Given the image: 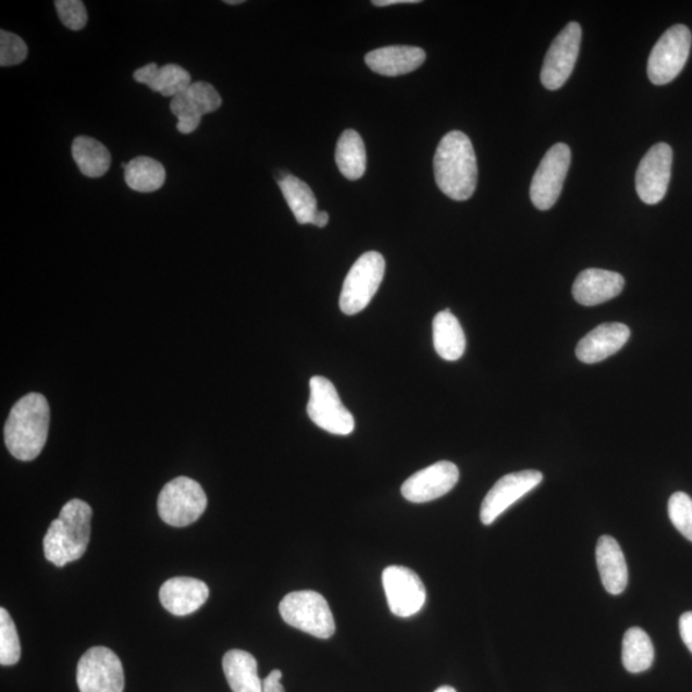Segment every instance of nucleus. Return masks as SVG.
Returning <instances> with one entry per match:
<instances>
[{"label":"nucleus","mask_w":692,"mask_h":692,"mask_svg":"<svg viewBox=\"0 0 692 692\" xmlns=\"http://www.w3.org/2000/svg\"><path fill=\"white\" fill-rule=\"evenodd\" d=\"M27 53L26 42L18 35L0 32V66H16L26 60Z\"/></svg>","instance_id":"nucleus-32"},{"label":"nucleus","mask_w":692,"mask_h":692,"mask_svg":"<svg viewBox=\"0 0 692 692\" xmlns=\"http://www.w3.org/2000/svg\"><path fill=\"white\" fill-rule=\"evenodd\" d=\"M335 160L338 170L355 182L364 175L367 153L363 139L355 129H345L337 141Z\"/></svg>","instance_id":"nucleus-25"},{"label":"nucleus","mask_w":692,"mask_h":692,"mask_svg":"<svg viewBox=\"0 0 692 692\" xmlns=\"http://www.w3.org/2000/svg\"><path fill=\"white\" fill-rule=\"evenodd\" d=\"M582 40L580 24L569 23L554 39L545 55L542 84L547 90H558L571 77Z\"/></svg>","instance_id":"nucleus-11"},{"label":"nucleus","mask_w":692,"mask_h":692,"mask_svg":"<svg viewBox=\"0 0 692 692\" xmlns=\"http://www.w3.org/2000/svg\"><path fill=\"white\" fill-rule=\"evenodd\" d=\"M438 189L453 200L473 196L479 169L471 139L465 133L452 132L440 141L434 160Z\"/></svg>","instance_id":"nucleus-1"},{"label":"nucleus","mask_w":692,"mask_h":692,"mask_svg":"<svg viewBox=\"0 0 692 692\" xmlns=\"http://www.w3.org/2000/svg\"><path fill=\"white\" fill-rule=\"evenodd\" d=\"M284 621L319 639H330L336 630L333 611L324 597L316 591H294L280 603Z\"/></svg>","instance_id":"nucleus-4"},{"label":"nucleus","mask_w":692,"mask_h":692,"mask_svg":"<svg viewBox=\"0 0 692 692\" xmlns=\"http://www.w3.org/2000/svg\"><path fill=\"white\" fill-rule=\"evenodd\" d=\"M222 667L233 692H263L254 655L235 648L225 654Z\"/></svg>","instance_id":"nucleus-22"},{"label":"nucleus","mask_w":692,"mask_h":692,"mask_svg":"<svg viewBox=\"0 0 692 692\" xmlns=\"http://www.w3.org/2000/svg\"><path fill=\"white\" fill-rule=\"evenodd\" d=\"M136 83L146 84L149 89L162 94L163 97H176L184 92L191 83V76L177 64H165L158 67L156 63H149L134 72Z\"/></svg>","instance_id":"nucleus-21"},{"label":"nucleus","mask_w":692,"mask_h":692,"mask_svg":"<svg viewBox=\"0 0 692 692\" xmlns=\"http://www.w3.org/2000/svg\"><path fill=\"white\" fill-rule=\"evenodd\" d=\"M631 331L623 323H603L582 337L576 356L582 363L595 364L616 355L629 342Z\"/></svg>","instance_id":"nucleus-16"},{"label":"nucleus","mask_w":692,"mask_h":692,"mask_svg":"<svg viewBox=\"0 0 692 692\" xmlns=\"http://www.w3.org/2000/svg\"><path fill=\"white\" fill-rule=\"evenodd\" d=\"M183 96L193 110L201 115L213 113L222 106L219 91L213 85L205 82L193 83Z\"/></svg>","instance_id":"nucleus-30"},{"label":"nucleus","mask_w":692,"mask_h":692,"mask_svg":"<svg viewBox=\"0 0 692 692\" xmlns=\"http://www.w3.org/2000/svg\"><path fill=\"white\" fill-rule=\"evenodd\" d=\"M281 677H283L281 670H272V672L262 681L263 692H285L283 684L280 682Z\"/></svg>","instance_id":"nucleus-36"},{"label":"nucleus","mask_w":692,"mask_h":692,"mask_svg":"<svg viewBox=\"0 0 692 692\" xmlns=\"http://www.w3.org/2000/svg\"><path fill=\"white\" fill-rule=\"evenodd\" d=\"M76 681L81 692H124V667L111 648L91 647L78 662Z\"/></svg>","instance_id":"nucleus-9"},{"label":"nucleus","mask_w":692,"mask_h":692,"mask_svg":"<svg viewBox=\"0 0 692 692\" xmlns=\"http://www.w3.org/2000/svg\"><path fill=\"white\" fill-rule=\"evenodd\" d=\"M655 653L651 638L639 627L625 633L622 644L623 666L631 674L645 672L652 667Z\"/></svg>","instance_id":"nucleus-27"},{"label":"nucleus","mask_w":692,"mask_h":692,"mask_svg":"<svg viewBox=\"0 0 692 692\" xmlns=\"http://www.w3.org/2000/svg\"><path fill=\"white\" fill-rule=\"evenodd\" d=\"M668 515L675 528L692 542V499L688 494L676 493L668 502Z\"/></svg>","instance_id":"nucleus-31"},{"label":"nucleus","mask_w":692,"mask_h":692,"mask_svg":"<svg viewBox=\"0 0 692 692\" xmlns=\"http://www.w3.org/2000/svg\"><path fill=\"white\" fill-rule=\"evenodd\" d=\"M329 223V213L328 212H317L313 225L317 227H326Z\"/></svg>","instance_id":"nucleus-38"},{"label":"nucleus","mask_w":692,"mask_h":692,"mask_svg":"<svg viewBox=\"0 0 692 692\" xmlns=\"http://www.w3.org/2000/svg\"><path fill=\"white\" fill-rule=\"evenodd\" d=\"M225 3H226V4H230V5L243 4V3H244V0H226V2H225Z\"/></svg>","instance_id":"nucleus-40"},{"label":"nucleus","mask_w":692,"mask_h":692,"mask_svg":"<svg viewBox=\"0 0 692 692\" xmlns=\"http://www.w3.org/2000/svg\"><path fill=\"white\" fill-rule=\"evenodd\" d=\"M625 287V279L618 272L589 269L577 276L572 294L581 306L593 307L618 297Z\"/></svg>","instance_id":"nucleus-18"},{"label":"nucleus","mask_w":692,"mask_h":692,"mask_svg":"<svg viewBox=\"0 0 692 692\" xmlns=\"http://www.w3.org/2000/svg\"><path fill=\"white\" fill-rule=\"evenodd\" d=\"M421 3L420 0H373L372 4L376 7H388L395 4H416Z\"/></svg>","instance_id":"nucleus-37"},{"label":"nucleus","mask_w":692,"mask_h":692,"mask_svg":"<svg viewBox=\"0 0 692 692\" xmlns=\"http://www.w3.org/2000/svg\"><path fill=\"white\" fill-rule=\"evenodd\" d=\"M364 61L376 74L395 77L420 69L427 61V52L418 47L392 46L372 50Z\"/></svg>","instance_id":"nucleus-19"},{"label":"nucleus","mask_w":692,"mask_h":692,"mask_svg":"<svg viewBox=\"0 0 692 692\" xmlns=\"http://www.w3.org/2000/svg\"><path fill=\"white\" fill-rule=\"evenodd\" d=\"M692 36L689 27L675 25L660 36L647 61V76L654 85L672 83L689 60Z\"/></svg>","instance_id":"nucleus-7"},{"label":"nucleus","mask_w":692,"mask_h":692,"mask_svg":"<svg viewBox=\"0 0 692 692\" xmlns=\"http://www.w3.org/2000/svg\"><path fill=\"white\" fill-rule=\"evenodd\" d=\"M596 564L605 590L611 595L622 594L629 582V571L625 554L616 539H600L596 545Z\"/></svg>","instance_id":"nucleus-20"},{"label":"nucleus","mask_w":692,"mask_h":692,"mask_svg":"<svg viewBox=\"0 0 692 692\" xmlns=\"http://www.w3.org/2000/svg\"><path fill=\"white\" fill-rule=\"evenodd\" d=\"M92 509L88 503L72 499L49 526L45 537L46 558L57 567L81 559L90 542Z\"/></svg>","instance_id":"nucleus-3"},{"label":"nucleus","mask_w":692,"mask_h":692,"mask_svg":"<svg viewBox=\"0 0 692 692\" xmlns=\"http://www.w3.org/2000/svg\"><path fill=\"white\" fill-rule=\"evenodd\" d=\"M209 589L203 581L193 577H173L160 590V600L165 610L173 616H189L203 607Z\"/></svg>","instance_id":"nucleus-17"},{"label":"nucleus","mask_w":692,"mask_h":692,"mask_svg":"<svg viewBox=\"0 0 692 692\" xmlns=\"http://www.w3.org/2000/svg\"><path fill=\"white\" fill-rule=\"evenodd\" d=\"M544 475L536 470H526L504 475L490 490L482 502L480 518L485 526L495 522V519L504 514L526 494L542 484Z\"/></svg>","instance_id":"nucleus-14"},{"label":"nucleus","mask_w":692,"mask_h":692,"mask_svg":"<svg viewBox=\"0 0 692 692\" xmlns=\"http://www.w3.org/2000/svg\"><path fill=\"white\" fill-rule=\"evenodd\" d=\"M435 692H457L456 689H453L450 687H442L438 688Z\"/></svg>","instance_id":"nucleus-39"},{"label":"nucleus","mask_w":692,"mask_h":692,"mask_svg":"<svg viewBox=\"0 0 692 692\" xmlns=\"http://www.w3.org/2000/svg\"><path fill=\"white\" fill-rule=\"evenodd\" d=\"M21 658V644L16 625L10 613L0 609V665L13 666Z\"/></svg>","instance_id":"nucleus-29"},{"label":"nucleus","mask_w":692,"mask_h":692,"mask_svg":"<svg viewBox=\"0 0 692 692\" xmlns=\"http://www.w3.org/2000/svg\"><path fill=\"white\" fill-rule=\"evenodd\" d=\"M55 10L61 23L70 30H83L88 24V12L82 0H58Z\"/></svg>","instance_id":"nucleus-33"},{"label":"nucleus","mask_w":692,"mask_h":692,"mask_svg":"<svg viewBox=\"0 0 692 692\" xmlns=\"http://www.w3.org/2000/svg\"><path fill=\"white\" fill-rule=\"evenodd\" d=\"M459 470L452 461L442 460L418 471L404 482L401 495L410 503H428L442 497L458 484Z\"/></svg>","instance_id":"nucleus-15"},{"label":"nucleus","mask_w":692,"mask_h":692,"mask_svg":"<svg viewBox=\"0 0 692 692\" xmlns=\"http://www.w3.org/2000/svg\"><path fill=\"white\" fill-rule=\"evenodd\" d=\"M674 151L666 143L655 144L648 149L637 172V191L645 205H658L666 197Z\"/></svg>","instance_id":"nucleus-13"},{"label":"nucleus","mask_w":692,"mask_h":692,"mask_svg":"<svg viewBox=\"0 0 692 692\" xmlns=\"http://www.w3.org/2000/svg\"><path fill=\"white\" fill-rule=\"evenodd\" d=\"M50 409L46 396L30 393L14 404L4 427V442L12 456L30 461L47 444Z\"/></svg>","instance_id":"nucleus-2"},{"label":"nucleus","mask_w":692,"mask_h":692,"mask_svg":"<svg viewBox=\"0 0 692 692\" xmlns=\"http://www.w3.org/2000/svg\"><path fill=\"white\" fill-rule=\"evenodd\" d=\"M125 182L129 189L139 193L160 190L165 182L163 164L149 157L134 158L125 170Z\"/></svg>","instance_id":"nucleus-28"},{"label":"nucleus","mask_w":692,"mask_h":692,"mask_svg":"<svg viewBox=\"0 0 692 692\" xmlns=\"http://www.w3.org/2000/svg\"><path fill=\"white\" fill-rule=\"evenodd\" d=\"M388 608L393 615L407 618L417 615L427 603V589L412 569L401 566L387 567L382 573Z\"/></svg>","instance_id":"nucleus-12"},{"label":"nucleus","mask_w":692,"mask_h":692,"mask_svg":"<svg viewBox=\"0 0 692 692\" xmlns=\"http://www.w3.org/2000/svg\"><path fill=\"white\" fill-rule=\"evenodd\" d=\"M279 186L298 223L300 225L312 223L313 225L316 214L319 211H317V200L311 187L293 175L280 178Z\"/></svg>","instance_id":"nucleus-26"},{"label":"nucleus","mask_w":692,"mask_h":692,"mask_svg":"<svg viewBox=\"0 0 692 692\" xmlns=\"http://www.w3.org/2000/svg\"><path fill=\"white\" fill-rule=\"evenodd\" d=\"M385 258L378 251H367L353 264L344 280L341 294L342 312L355 316L370 305L385 276Z\"/></svg>","instance_id":"nucleus-5"},{"label":"nucleus","mask_w":692,"mask_h":692,"mask_svg":"<svg viewBox=\"0 0 692 692\" xmlns=\"http://www.w3.org/2000/svg\"><path fill=\"white\" fill-rule=\"evenodd\" d=\"M571 149L565 143L555 144L546 151L532 177L530 197L540 211H547L559 199L571 165Z\"/></svg>","instance_id":"nucleus-10"},{"label":"nucleus","mask_w":692,"mask_h":692,"mask_svg":"<svg viewBox=\"0 0 692 692\" xmlns=\"http://www.w3.org/2000/svg\"><path fill=\"white\" fill-rule=\"evenodd\" d=\"M171 112L177 118V129L182 134H191L199 127L203 115L194 111L182 94L171 100Z\"/></svg>","instance_id":"nucleus-34"},{"label":"nucleus","mask_w":692,"mask_h":692,"mask_svg":"<svg viewBox=\"0 0 692 692\" xmlns=\"http://www.w3.org/2000/svg\"><path fill=\"white\" fill-rule=\"evenodd\" d=\"M434 346L437 355L445 360H458L465 355L466 336L457 317L449 309L438 312L432 323Z\"/></svg>","instance_id":"nucleus-23"},{"label":"nucleus","mask_w":692,"mask_h":692,"mask_svg":"<svg viewBox=\"0 0 692 692\" xmlns=\"http://www.w3.org/2000/svg\"><path fill=\"white\" fill-rule=\"evenodd\" d=\"M311 396L307 406L309 418L330 434L346 436L355 431V417L349 412L338 396L333 382L322 376L309 381Z\"/></svg>","instance_id":"nucleus-8"},{"label":"nucleus","mask_w":692,"mask_h":692,"mask_svg":"<svg viewBox=\"0 0 692 692\" xmlns=\"http://www.w3.org/2000/svg\"><path fill=\"white\" fill-rule=\"evenodd\" d=\"M680 633L684 645L692 653V611L683 613L680 618Z\"/></svg>","instance_id":"nucleus-35"},{"label":"nucleus","mask_w":692,"mask_h":692,"mask_svg":"<svg viewBox=\"0 0 692 692\" xmlns=\"http://www.w3.org/2000/svg\"><path fill=\"white\" fill-rule=\"evenodd\" d=\"M208 499L203 487L189 478L173 479L158 496V511L163 522L186 528L203 516Z\"/></svg>","instance_id":"nucleus-6"},{"label":"nucleus","mask_w":692,"mask_h":692,"mask_svg":"<svg viewBox=\"0 0 692 692\" xmlns=\"http://www.w3.org/2000/svg\"><path fill=\"white\" fill-rule=\"evenodd\" d=\"M72 157L86 177H102L111 168L110 150L102 143L89 138V136H78L74 140Z\"/></svg>","instance_id":"nucleus-24"}]
</instances>
